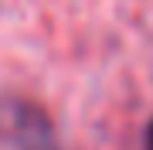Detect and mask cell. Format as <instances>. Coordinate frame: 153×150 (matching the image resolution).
Listing matches in <instances>:
<instances>
[{
	"mask_svg": "<svg viewBox=\"0 0 153 150\" xmlns=\"http://www.w3.org/2000/svg\"><path fill=\"white\" fill-rule=\"evenodd\" d=\"M143 150H153V119H150V126H146V137H143Z\"/></svg>",
	"mask_w": 153,
	"mask_h": 150,
	"instance_id": "7a4b0ae2",
	"label": "cell"
},
{
	"mask_svg": "<svg viewBox=\"0 0 153 150\" xmlns=\"http://www.w3.org/2000/svg\"><path fill=\"white\" fill-rule=\"evenodd\" d=\"M0 150H61L44 106L24 96L0 99Z\"/></svg>",
	"mask_w": 153,
	"mask_h": 150,
	"instance_id": "6da1fadb",
	"label": "cell"
}]
</instances>
